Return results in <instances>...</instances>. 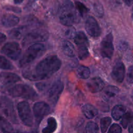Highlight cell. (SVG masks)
Segmentation results:
<instances>
[{
  "label": "cell",
  "mask_w": 133,
  "mask_h": 133,
  "mask_svg": "<svg viewBox=\"0 0 133 133\" xmlns=\"http://www.w3.org/2000/svg\"><path fill=\"white\" fill-rule=\"evenodd\" d=\"M125 75V65L122 62H117L113 66L112 71V77L118 83H121L124 80Z\"/></svg>",
  "instance_id": "cell-13"
},
{
  "label": "cell",
  "mask_w": 133,
  "mask_h": 133,
  "mask_svg": "<svg viewBox=\"0 0 133 133\" xmlns=\"http://www.w3.org/2000/svg\"><path fill=\"white\" fill-rule=\"evenodd\" d=\"M119 92V90L117 87L114 86H108L104 89V94L106 98H111L114 97Z\"/></svg>",
  "instance_id": "cell-24"
},
{
  "label": "cell",
  "mask_w": 133,
  "mask_h": 133,
  "mask_svg": "<svg viewBox=\"0 0 133 133\" xmlns=\"http://www.w3.org/2000/svg\"><path fill=\"white\" fill-rule=\"evenodd\" d=\"M75 5L77 10L78 11L79 14H80L81 16H83L89 11V9L82 3L80 2V1H76Z\"/></svg>",
  "instance_id": "cell-30"
},
{
  "label": "cell",
  "mask_w": 133,
  "mask_h": 133,
  "mask_svg": "<svg viewBox=\"0 0 133 133\" xmlns=\"http://www.w3.org/2000/svg\"><path fill=\"white\" fill-rule=\"evenodd\" d=\"M0 109L7 118H10L13 122H16L15 111L13 102L6 97H2L0 99Z\"/></svg>",
  "instance_id": "cell-11"
},
{
  "label": "cell",
  "mask_w": 133,
  "mask_h": 133,
  "mask_svg": "<svg viewBox=\"0 0 133 133\" xmlns=\"http://www.w3.org/2000/svg\"><path fill=\"white\" fill-rule=\"evenodd\" d=\"M77 75L79 78L83 79H88L90 76V70L86 66H80L78 69H77L76 71Z\"/></svg>",
  "instance_id": "cell-25"
},
{
  "label": "cell",
  "mask_w": 133,
  "mask_h": 133,
  "mask_svg": "<svg viewBox=\"0 0 133 133\" xmlns=\"http://www.w3.org/2000/svg\"><path fill=\"white\" fill-rule=\"evenodd\" d=\"M76 34V32L74 28H73V27L68 28L66 30V31H65V35L69 38H74Z\"/></svg>",
  "instance_id": "cell-35"
},
{
  "label": "cell",
  "mask_w": 133,
  "mask_h": 133,
  "mask_svg": "<svg viewBox=\"0 0 133 133\" xmlns=\"http://www.w3.org/2000/svg\"><path fill=\"white\" fill-rule=\"evenodd\" d=\"M128 44L126 42L121 41L118 44V49L121 51H125L127 49Z\"/></svg>",
  "instance_id": "cell-36"
},
{
  "label": "cell",
  "mask_w": 133,
  "mask_h": 133,
  "mask_svg": "<svg viewBox=\"0 0 133 133\" xmlns=\"http://www.w3.org/2000/svg\"><path fill=\"white\" fill-rule=\"evenodd\" d=\"M85 27L87 33L93 38H97L101 34V29L96 19L92 16H88L85 23Z\"/></svg>",
  "instance_id": "cell-12"
},
{
  "label": "cell",
  "mask_w": 133,
  "mask_h": 133,
  "mask_svg": "<svg viewBox=\"0 0 133 133\" xmlns=\"http://www.w3.org/2000/svg\"><path fill=\"white\" fill-rule=\"evenodd\" d=\"M74 42L78 46H87L88 47L89 42L88 39L85 33L82 31L76 32L74 36Z\"/></svg>",
  "instance_id": "cell-18"
},
{
  "label": "cell",
  "mask_w": 133,
  "mask_h": 133,
  "mask_svg": "<svg viewBox=\"0 0 133 133\" xmlns=\"http://www.w3.org/2000/svg\"><path fill=\"white\" fill-rule=\"evenodd\" d=\"M17 108L20 118L23 124L28 127H31L33 124V118L28 103L22 101L18 103Z\"/></svg>",
  "instance_id": "cell-6"
},
{
  "label": "cell",
  "mask_w": 133,
  "mask_h": 133,
  "mask_svg": "<svg viewBox=\"0 0 133 133\" xmlns=\"http://www.w3.org/2000/svg\"><path fill=\"white\" fill-rule=\"evenodd\" d=\"M86 133H97L99 127L96 123L93 122H89L86 125Z\"/></svg>",
  "instance_id": "cell-31"
},
{
  "label": "cell",
  "mask_w": 133,
  "mask_h": 133,
  "mask_svg": "<svg viewBox=\"0 0 133 133\" xmlns=\"http://www.w3.org/2000/svg\"><path fill=\"white\" fill-rule=\"evenodd\" d=\"M82 112L85 116L88 119H93L98 114V110L89 104H86L82 107Z\"/></svg>",
  "instance_id": "cell-17"
},
{
  "label": "cell",
  "mask_w": 133,
  "mask_h": 133,
  "mask_svg": "<svg viewBox=\"0 0 133 133\" xmlns=\"http://www.w3.org/2000/svg\"><path fill=\"white\" fill-rule=\"evenodd\" d=\"M0 129L5 133H10L13 130L10 123L1 116H0Z\"/></svg>",
  "instance_id": "cell-23"
},
{
  "label": "cell",
  "mask_w": 133,
  "mask_h": 133,
  "mask_svg": "<svg viewBox=\"0 0 133 133\" xmlns=\"http://www.w3.org/2000/svg\"><path fill=\"white\" fill-rule=\"evenodd\" d=\"M125 112H126V108H125L123 105H116V106L113 108V109H112V118H113L115 120H119V119L122 118L123 116L125 114Z\"/></svg>",
  "instance_id": "cell-20"
},
{
  "label": "cell",
  "mask_w": 133,
  "mask_h": 133,
  "mask_svg": "<svg viewBox=\"0 0 133 133\" xmlns=\"http://www.w3.org/2000/svg\"><path fill=\"white\" fill-rule=\"evenodd\" d=\"M20 19L16 16L13 14H5L1 19L3 25L6 27H12L19 23Z\"/></svg>",
  "instance_id": "cell-16"
},
{
  "label": "cell",
  "mask_w": 133,
  "mask_h": 133,
  "mask_svg": "<svg viewBox=\"0 0 133 133\" xmlns=\"http://www.w3.org/2000/svg\"><path fill=\"white\" fill-rule=\"evenodd\" d=\"M94 10L95 14L99 17H102L104 15V8L100 2H95L94 3Z\"/></svg>",
  "instance_id": "cell-32"
},
{
  "label": "cell",
  "mask_w": 133,
  "mask_h": 133,
  "mask_svg": "<svg viewBox=\"0 0 133 133\" xmlns=\"http://www.w3.org/2000/svg\"><path fill=\"white\" fill-rule=\"evenodd\" d=\"M126 81L129 84L133 83V66H130L128 68L127 74H126Z\"/></svg>",
  "instance_id": "cell-33"
},
{
  "label": "cell",
  "mask_w": 133,
  "mask_h": 133,
  "mask_svg": "<svg viewBox=\"0 0 133 133\" xmlns=\"http://www.w3.org/2000/svg\"><path fill=\"white\" fill-rule=\"evenodd\" d=\"M123 1L124 2H125V3L126 4V5H128V6L131 5L133 3V0H123Z\"/></svg>",
  "instance_id": "cell-41"
},
{
  "label": "cell",
  "mask_w": 133,
  "mask_h": 133,
  "mask_svg": "<svg viewBox=\"0 0 133 133\" xmlns=\"http://www.w3.org/2000/svg\"><path fill=\"white\" fill-rule=\"evenodd\" d=\"M10 133H19V132H10Z\"/></svg>",
  "instance_id": "cell-46"
},
{
  "label": "cell",
  "mask_w": 133,
  "mask_h": 133,
  "mask_svg": "<svg viewBox=\"0 0 133 133\" xmlns=\"http://www.w3.org/2000/svg\"><path fill=\"white\" fill-rule=\"evenodd\" d=\"M113 5H119L121 3V0H110Z\"/></svg>",
  "instance_id": "cell-42"
},
{
  "label": "cell",
  "mask_w": 133,
  "mask_h": 133,
  "mask_svg": "<svg viewBox=\"0 0 133 133\" xmlns=\"http://www.w3.org/2000/svg\"><path fill=\"white\" fill-rule=\"evenodd\" d=\"M0 69L5 70H13V66L5 57L0 56Z\"/></svg>",
  "instance_id": "cell-27"
},
{
  "label": "cell",
  "mask_w": 133,
  "mask_h": 133,
  "mask_svg": "<svg viewBox=\"0 0 133 133\" xmlns=\"http://www.w3.org/2000/svg\"><path fill=\"white\" fill-rule=\"evenodd\" d=\"M20 80L18 75L13 73H1L0 74V85L3 87L10 85Z\"/></svg>",
  "instance_id": "cell-14"
},
{
  "label": "cell",
  "mask_w": 133,
  "mask_h": 133,
  "mask_svg": "<svg viewBox=\"0 0 133 133\" xmlns=\"http://www.w3.org/2000/svg\"><path fill=\"white\" fill-rule=\"evenodd\" d=\"M23 0H14V3L16 4V5H18V4L22 3L23 2Z\"/></svg>",
  "instance_id": "cell-43"
},
{
  "label": "cell",
  "mask_w": 133,
  "mask_h": 133,
  "mask_svg": "<svg viewBox=\"0 0 133 133\" xmlns=\"http://www.w3.org/2000/svg\"><path fill=\"white\" fill-rule=\"evenodd\" d=\"M62 50L65 55L69 57H74L76 55L75 48L69 41H64L62 43Z\"/></svg>",
  "instance_id": "cell-19"
},
{
  "label": "cell",
  "mask_w": 133,
  "mask_h": 133,
  "mask_svg": "<svg viewBox=\"0 0 133 133\" xmlns=\"http://www.w3.org/2000/svg\"><path fill=\"white\" fill-rule=\"evenodd\" d=\"M133 119V113L130 112L125 113L121 118V124L124 129H126Z\"/></svg>",
  "instance_id": "cell-26"
},
{
  "label": "cell",
  "mask_w": 133,
  "mask_h": 133,
  "mask_svg": "<svg viewBox=\"0 0 133 133\" xmlns=\"http://www.w3.org/2000/svg\"><path fill=\"white\" fill-rule=\"evenodd\" d=\"M87 87L91 93H97L104 88V83L100 77H95L87 82Z\"/></svg>",
  "instance_id": "cell-15"
},
{
  "label": "cell",
  "mask_w": 133,
  "mask_h": 133,
  "mask_svg": "<svg viewBox=\"0 0 133 133\" xmlns=\"http://www.w3.org/2000/svg\"><path fill=\"white\" fill-rule=\"evenodd\" d=\"M26 30H27V27L26 26H22V27L13 29L9 32V35L11 38L18 40V39H20L24 35Z\"/></svg>",
  "instance_id": "cell-21"
},
{
  "label": "cell",
  "mask_w": 133,
  "mask_h": 133,
  "mask_svg": "<svg viewBox=\"0 0 133 133\" xmlns=\"http://www.w3.org/2000/svg\"><path fill=\"white\" fill-rule=\"evenodd\" d=\"M111 122H112V119L109 117L102 118L100 120V129H101L102 132L104 133L106 132L108 127L111 124Z\"/></svg>",
  "instance_id": "cell-29"
},
{
  "label": "cell",
  "mask_w": 133,
  "mask_h": 133,
  "mask_svg": "<svg viewBox=\"0 0 133 133\" xmlns=\"http://www.w3.org/2000/svg\"><path fill=\"white\" fill-rule=\"evenodd\" d=\"M9 94L12 97H22L27 99L37 97L36 92L33 88L26 84H16L9 90Z\"/></svg>",
  "instance_id": "cell-4"
},
{
  "label": "cell",
  "mask_w": 133,
  "mask_h": 133,
  "mask_svg": "<svg viewBox=\"0 0 133 133\" xmlns=\"http://www.w3.org/2000/svg\"><path fill=\"white\" fill-rule=\"evenodd\" d=\"M78 14L70 0H64L60 9L59 20L64 25L71 26L76 22Z\"/></svg>",
  "instance_id": "cell-2"
},
{
  "label": "cell",
  "mask_w": 133,
  "mask_h": 133,
  "mask_svg": "<svg viewBox=\"0 0 133 133\" xmlns=\"http://www.w3.org/2000/svg\"><path fill=\"white\" fill-rule=\"evenodd\" d=\"M21 52L22 50L20 45L14 42L7 43L1 49V53L14 61L19 58Z\"/></svg>",
  "instance_id": "cell-8"
},
{
  "label": "cell",
  "mask_w": 133,
  "mask_h": 133,
  "mask_svg": "<svg viewBox=\"0 0 133 133\" xmlns=\"http://www.w3.org/2000/svg\"><path fill=\"white\" fill-rule=\"evenodd\" d=\"M63 83L61 81H57L51 86L49 90L48 91L47 96L49 101L52 103L56 104L57 103V100L59 98L60 95L63 90Z\"/></svg>",
  "instance_id": "cell-9"
},
{
  "label": "cell",
  "mask_w": 133,
  "mask_h": 133,
  "mask_svg": "<svg viewBox=\"0 0 133 133\" xmlns=\"http://www.w3.org/2000/svg\"><path fill=\"white\" fill-rule=\"evenodd\" d=\"M78 56L80 60H83L89 56L87 46H78Z\"/></svg>",
  "instance_id": "cell-28"
},
{
  "label": "cell",
  "mask_w": 133,
  "mask_h": 133,
  "mask_svg": "<svg viewBox=\"0 0 133 133\" xmlns=\"http://www.w3.org/2000/svg\"><path fill=\"white\" fill-rule=\"evenodd\" d=\"M46 85L45 84H44V83H40V84H37V87L38 89L39 90H43V89H44L46 88Z\"/></svg>",
  "instance_id": "cell-39"
},
{
  "label": "cell",
  "mask_w": 133,
  "mask_h": 133,
  "mask_svg": "<svg viewBox=\"0 0 133 133\" xmlns=\"http://www.w3.org/2000/svg\"><path fill=\"white\" fill-rule=\"evenodd\" d=\"M49 37V34L46 30H35L29 32L25 36L22 41V45L23 46H28L35 44H39V42L46 41Z\"/></svg>",
  "instance_id": "cell-5"
},
{
  "label": "cell",
  "mask_w": 133,
  "mask_h": 133,
  "mask_svg": "<svg viewBox=\"0 0 133 133\" xmlns=\"http://www.w3.org/2000/svg\"><path fill=\"white\" fill-rule=\"evenodd\" d=\"M50 111V107L45 102H37L33 106V114L37 123L39 124Z\"/></svg>",
  "instance_id": "cell-10"
},
{
  "label": "cell",
  "mask_w": 133,
  "mask_h": 133,
  "mask_svg": "<svg viewBox=\"0 0 133 133\" xmlns=\"http://www.w3.org/2000/svg\"><path fill=\"white\" fill-rule=\"evenodd\" d=\"M61 66V61L57 56H49L42 60L34 68L26 69L22 75L30 81H40L47 79L57 72Z\"/></svg>",
  "instance_id": "cell-1"
},
{
  "label": "cell",
  "mask_w": 133,
  "mask_h": 133,
  "mask_svg": "<svg viewBox=\"0 0 133 133\" xmlns=\"http://www.w3.org/2000/svg\"><path fill=\"white\" fill-rule=\"evenodd\" d=\"M57 122L53 117L47 119V125L42 131L43 133H53L57 129Z\"/></svg>",
  "instance_id": "cell-22"
},
{
  "label": "cell",
  "mask_w": 133,
  "mask_h": 133,
  "mask_svg": "<svg viewBox=\"0 0 133 133\" xmlns=\"http://www.w3.org/2000/svg\"><path fill=\"white\" fill-rule=\"evenodd\" d=\"M6 38H7L5 35H4L3 33L0 32V44H1V43L4 42L5 41V40H6Z\"/></svg>",
  "instance_id": "cell-38"
},
{
  "label": "cell",
  "mask_w": 133,
  "mask_h": 133,
  "mask_svg": "<svg viewBox=\"0 0 133 133\" xmlns=\"http://www.w3.org/2000/svg\"><path fill=\"white\" fill-rule=\"evenodd\" d=\"M5 9L7 10H10V11H13L14 12L20 13L21 12V9L18 7H15V6H5Z\"/></svg>",
  "instance_id": "cell-37"
},
{
  "label": "cell",
  "mask_w": 133,
  "mask_h": 133,
  "mask_svg": "<svg viewBox=\"0 0 133 133\" xmlns=\"http://www.w3.org/2000/svg\"><path fill=\"white\" fill-rule=\"evenodd\" d=\"M129 132L130 133H133V119H132V120L131 121V122L129 123Z\"/></svg>",
  "instance_id": "cell-40"
},
{
  "label": "cell",
  "mask_w": 133,
  "mask_h": 133,
  "mask_svg": "<svg viewBox=\"0 0 133 133\" xmlns=\"http://www.w3.org/2000/svg\"><path fill=\"white\" fill-rule=\"evenodd\" d=\"M45 51V47L43 44H35L29 46L26 51L20 60L19 65L21 67L29 64L34 60L41 56Z\"/></svg>",
  "instance_id": "cell-3"
},
{
  "label": "cell",
  "mask_w": 133,
  "mask_h": 133,
  "mask_svg": "<svg viewBox=\"0 0 133 133\" xmlns=\"http://www.w3.org/2000/svg\"><path fill=\"white\" fill-rule=\"evenodd\" d=\"M121 132H122V130H121V127L118 124L114 123L111 126L108 133H121Z\"/></svg>",
  "instance_id": "cell-34"
},
{
  "label": "cell",
  "mask_w": 133,
  "mask_h": 133,
  "mask_svg": "<svg viewBox=\"0 0 133 133\" xmlns=\"http://www.w3.org/2000/svg\"><path fill=\"white\" fill-rule=\"evenodd\" d=\"M25 133H38V132L37 131H31L30 132H25Z\"/></svg>",
  "instance_id": "cell-44"
},
{
  "label": "cell",
  "mask_w": 133,
  "mask_h": 133,
  "mask_svg": "<svg viewBox=\"0 0 133 133\" xmlns=\"http://www.w3.org/2000/svg\"><path fill=\"white\" fill-rule=\"evenodd\" d=\"M132 18L133 19V8H132Z\"/></svg>",
  "instance_id": "cell-45"
},
{
  "label": "cell",
  "mask_w": 133,
  "mask_h": 133,
  "mask_svg": "<svg viewBox=\"0 0 133 133\" xmlns=\"http://www.w3.org/2000/svg\"><path fill=\"white\" fill-rule=\"evenodd\" d=\"M100 54L102 57L111 58L113 54V36L111 33L107 35L100 43Z\"/></svg>",
  "instance_id": "cell-7"
}]
</instances>
